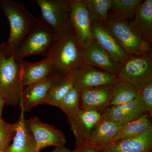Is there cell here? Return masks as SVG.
Listing matches in <instances>:
<instances>
[{"instance_id":"cell-1","label":"cell","mask_w":152,"mask_h":152,"mask_svg":"<svg viewBox=\"0 0 152 152\" xmlns=\"http://www.w3.org/2000/svg\"><path fill=\"white\" fill-rule=\"evenodd\" d=\"M0 7L5 15L10 26L5 50L9 54L15 53L28 35L37 20L21 2L14 0H0Z\"/></svg>"},{"instance_id":"cell-2","label":"cell","mask_w":152,"mask_h":152,"mask_svg":"<svg viewBox=\"0 0 152 152\" xmlns=\"http://www.w3.org/2000/svg\"><path fill=\"white\" fill-rule=\"evenodd\" d=\"M83 48L72 28L59 37L49 56L51 57L54 72L64 75L74 72L84 64Z\"/></svg>"},{"instance_id":"cell-3","label":"cell","mask_w":152,"mask_h":152,"mask_svg":"<svg viewBox=\"0 0 152 152\" xmlns=\"http://www.w3.org/2000/svg\"><path fill=\"white\" fill-rule=\"evenodd\" d=\"M59 37L41 17L35 23L18 48L15 56L19 63L26 57L31 55L49 57Z\"/></svg>"},{"instance_id":"cell-4","label":"cell","mask_w":152,"mask_h":152,"mask_svg":"<svg viewBox=\"0 0 152 152\" xmlns=\"http://www.w3.org/2000/svg\"><path fill=\"white\" fill-rule=\"evenodd\" d=\"M15 54H9L5 43L0 45V95L5 104L14 106L20 104L23 87L20 75V65Z\"/></svg>"},{"instance_id":"cell-5","label":"cell","mask_w":152,"mask_h":152,"mask_svg":"<svg viewBox=\"0 0 152 152\" xmlns=\"http://www.w3.org/2000/svg\"><path fill=\"white\" fill-rule=\"evenodd\" d=\"M129 56L152 53L151 43L136 34L127 20H110L104 24Z\"/></svg>"},{"instance_id":"cell-6","label":"cell","mask_w":152,"mask_h":152,"mask_svg":"<svg viewBox=\"0 0 152 152\" xmlns=\"http://www.w3.org/2000/svg\"><path fill=\"white\" fill-rule=\"evenodd\" d=\"M35 1L40 9L41 18L59 37L72 27L69 0H36Z\"/></svg>"},{"instance_id":"cell-7","label":"cell","mask_w":152,"mask_h":152,"mask_svg":"<svg viewBox=\"0 0 152 152\" xmlns=\"http://www.w3.org/2000/svg\"><path fill=\"white\" fill-rule=\"evenodd\" d=\"M119 80L132 85L136 88L152 80V53L129 56L121 64L117 75Z\"/></svg>"},{"instance_id":"cell-8","label":"cell","mask_w":152,"mask_h":152,"mask_svg":"<svg viewBox=\"0 0 152 152\" xmlns=\"http://www.w3.org/2000/svg\"><path fill=\"white\" fill-rule=\"evenodd\" d=\"M71 26L83 48L94 41L92 23L84 0H69Z\"/></svg>"},{"instance_id":"cell-9","label":"cell","mask_w":152,"mask_h":152,"mask_svg":"<svg viewBox=\"0 0 152 152\" xmlns=\"http://www.w3.org/2000/svg\"><path fill=\"white\" fill-rule=\"evenodd\" d=\"M26 122L39 151L47 147H63L65 144L66 137L61 131L42 122L38 117H32Z\"/></svg>"},{"instance_id":"cell-10","label":"cell","mask_w":152,"mask_h":152,"mask_svg":"<svg viewBox=\"0 0 152 152\" xmlns=\"http://www.w3.org/2000/svg\"><path fill=\"white\" fill-rule=\"evenodd\" d=\"M102 117L101 112L95 110L80 109L74 118L68 119L76 139V147L87 142Z\"/></svg>"},{"instance_id":"cell-11","label":"cell","mask_w":152,"mask_h":152,"mask_svg":"<svg viewBox=\"0 0 152 152\" xmlns=\"http://www.w3.org/2000/svg\"><path fill=\"white\" fill-rule=\"evenodd\" d=\"M145 113H147L146 108L139 94L132 102L121 105L110 106L102 113V117L111 120L120 126Z\"/></svg>"},{"instance_id":"cell-12","label":"cell","mask_w":152,"mask_h":152,"mask_svg":"<svg viewBox=\"0 0 152 152\" xmlns=\"http://www.w3.org/2000/svg\"><path fill=\"white\" fill-rule=\"evenodd\" d=\"M75 86L82 91L93 87L113 85L118 80L117 75L84 64L75 72Z\"/></svg>"},{"instance_id":"cell-13","label":"cell","mask_w":152,"mask_h":152,"mask_svg":"<svg viewBox=\"0 0 152 152\" xmlns=\"http://www.w3.org/2000/svg\"><path fill=\"white\" fill-rule=\"evenodd\" d=\"M60 75L54 72L48 77L26 87L23 90L20 106L25 112L34 107L46 104L48 94L52 85Z\"/></svg>"},{"instance_id":"cell-14","label":"cell","mask_w":152,"mask_h":152,"mask_svg":"<svg viewBox=\"0 0 152 152\" xmlns=\"http://www.w3.org/2000/svg\"><path fill=\"white\" fill-rule=\"evenodd\" d=\"M113 85L84 89L81 91L80 107L83 110L102 113L110 106Z\"/></svg>"},{"instance_id":"cell-15","label":"cell","mask_w":152,"mask_h":152,"mask_svg":"<svg viewBox=\"0 0 152 152\" xmlns=\"http://www.w3.org/2000/svg\"><path fill=\"white\" fill-rule=\"evenodd\" d=\"M53 73V63L50 56L37 62L22 61L20 64V77L23 87L43 80Z\"/></svg>"},{"instance_id":"cell-16","label":"cell","mask_w":152,"mask_h":152,"mask_svg":"<svg viewBox=\"0 0 152 152\" xmlns=\"http://www.w3.org/2000/svg\"><path fill=\"white\" fill-rule=\"evenodd\" d=\"M94 40L117 64H121L129 55L118 43L103 24L92 23Z\"/></svg>"},{"instance_id":"cell-17","label":"cell","mask_w":152,"mask_h":152,"mask_svg":"<svg viewBox=\"0 0 152 152\" xmlns=\"http://www.w3.org/2000/svg\"><path fill=\"white\" fill-rule=\"evenodd\" d=\"M84 64L117 75L121 67L94 40L83 48Z\"/></svg>"},{"instance_id":"cell-18","label":"cell","mask_w":152,"mask_h":152,"mask_svg":"<svg viewBox=\"0 0 152 152\" xmlns=\"http://www.w3.org/2000/svg\"><path fill=\"white\" fill-rule=\"evenodd\" d=\"M152 147V128L134 137L111 143L98 150V152H150Z\"/></svg>"},{"instance_id":"cell-19","label":"cell","mask_w":152,"mask_h":152,"mask_svg":"<svg viewBox=\"0 0 152 152\" xmlns=\"http://www.w3.org/2000/svg\"><path fill=\"white\" fill-rule=\"evenodd\" d=\"M12 143L5 152H39L25 118V112L21 108L18 121L15 123Z\"/></svg>"},{"instance_id":"cell-20","label":"cell","mask_w":152,"mask_h":152,"mask_svg":"<svg viewBox=\"0 0 152 152\" xmlns=\"http://www.w3.org/2000/svg\"><path fill=\"white\" fill-rule=\"evenodd\" d=\"M133 18L129 23L130 26L140 37L152 44V0L142 1Z\"/></svg>"},{"instance_id":"cell-21","label":"cell","mask_w":152,"mask_h":152,"mask_svg":"<svg viewBox=\"0 0 152 152\" xmlns=\"http://www.w3.org/2000/svg\"><path fill=\"white\" fill-rule=\"evenodd\" d=\"M121 126L111 120L102 117L91 133L88 141L84 145L94 147L98 151L113 142Z\"/></svg>"},{"instance_id":"cell-22","label":"cell","mask_w":152,"mask_h":152,"mask_svg":"<svg viewBox=\"0 0 152 152\" xmlns=\"http://www.w3.org/2000/svg\"><path fill=\"white\" fill-rule=\"evenodd\" d=\"M75 86V72L64 75H60L50 88L46 104L58 107L63 98Z\"/></svg>"},{"instance_id":"cell-23","label":"cell","mask_w":152,"mask_h":152,"mask_svg":"<svg viewBox=\"0 0 152 152\" xmlns=\"http://www.w3.org/2000/svg\"><path fill=\"white\" fill-rule=\"evenodd\" d=\"M150 118L148 114H144L137 118L122 125L111 143L137 137L145 132L152 128Z\"/></svg>"},{"instance_id":"cell-24","label":"cell","mask_w":152,"mask_h":152,"mask_svg":"<svg viewBox=\"0 0 152 152\" xmlns=\"http://www.w3.org/2000/svg\"><path fill=\"white\" fill-rule=\"evenodd\" d=\"M142 0H112L109 12L110 20H127L133 19L136 9Z\"/></svg>"},{"instance_id":"cell-25","label":"cell","mask_w":152,"mask_h":152,"mask_svg":"<svg viewBox=\"0 0 152 152\" xmlns=\"http://www.w3.org/2000/svg\"><path fill=\"white\" fill-rule=\"evenodd\" d=\"M138 94L137 90L132 85L118 80L113 85L110 106L124 104L134 99Z\"/></svg>"},{"instance_id":"cell-26","label":"cell","mask_w":152,"mask_h":152,"mask_svg":"<svg viewBox=\"0 0 152 152\" xmlns=\"http://www.w3.org/2000/svg\"><path fill=\"white\" fill-rule=\"evenodd\" d=\"M91 23L104 24L109 20L112 0H84Z\"/></svg>"},{"instance_id":"cell-27","label":"cell","mask_w":152,"mask_h":152,"mask_svg":"<svg viewBox=\"0 0 152 152\" xmlns=\"http://www.w3.org/2000/svg\"><path fill=\"white\" fill-rule=\"evenodd\" d=\"M81 91L75 86L63 98L58 107L65 113L68 119L74 118L80 110Z\"/></svg>"},{"instance_id":"cell-28","label":"cell","mask_w":152,"mask_h":152,"mask_svg":"<svg viewBox=\"0 0 152 152\" xmlns=\"http://www.w3.org/2000/svg\"><path fill=\"white\" fill-rule=\"evenodd\" d=\"M15 124L6 122L0 119V150L5 152L15 135Z\"/></svg>"},{"instance_id":"cell-29","label":"cell","mask_w":152,"mask_h":152,"mask_svg":"<svg viewBox=\"0 0 152 152\" xmlns=\"http://www.w3.org/2000/svg\"><path fill=\"white\" fill-rule=\"evenodd\" d=\"M138 93L143 102L147 113L150 118L152 115V80L137 88Z\"/></svg>"},{"instance_id":"cell-30","label":"cell","mask_w":152,"mask_h":152,"mask_svg":"<svg viewBox=\"0 0 152 152\" xmlns=\"http://www.w3.org/2000/svg\"><path fill=\"white\" fill-rule=\"evenodd\" d=\"M75 150L76 152H98L95 148L86 145L76 147Z\"/></svg>"},{"instance_id":"cell-31","label":"cell","mask_w":152,"mask_h":152,"mask_svg":"<svg viewBox=\"0 0 152 152\" xmlns=\"http://www.w3.org/2000/svg\"><path fill=\"white\" fill-rule=\"evenodd\" d=\"M52 152H76L75 150L72 151L69 149L66 148L64 147H56Z\"/></svg>"},{"instance_id":"cell-32","label":"cell","mask_w":152,"mask_h":152,"mask_svg":"<svg viewBox=\"0 0 152 152\" xmlns=\"http://www.w3.org/2000/svg\"><path fill=\"white\" fill-rule=\"evenodd\" d=\"M5 104V101L4 98L0 95V119H2L1 114L2 109L4 105Z\"/></svg>"},{"instance_id":"cell-33","label":"cell","mask_w":152,"mask_h":152,"mask_svg":"<svg viewBox=\"0 0 152 152\" xmlns=\"http://www.w3.org/2000/svg\"><path fill=\"white\" fill-rule=\"evenodd\" d=\"M0 152H5L3 151H1V150H0Z\"/></svg>"},{"instance_id":"cell-34","label":"cell","mask_w":152,"mask_h":152,"mask_svg":"<svg viewBox=\"0 0 152 152\" xmlns=\"http://www.w3.org/2000/svg\"><path fill=\"white\" fill-rule=\"evenodd\" d=\"M123 152V151H117V152Z\"/></svg>"}]
</instances>
